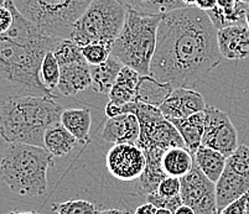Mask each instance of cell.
Masks as SVG:
<instances>
[{"mask_svg":"<svg viewBox=\"0 0 249 214\" xmlns=\"http://www.w3.org/2000/svg\"><path fill=\"white\" fill-rule=\"evenodd\" d=\"M126 9L145 15H164L185 8L182 0H119Z\"/></svg>","mask_w":249,"mask_h":214,"instance_id":"cell-25","label":"cell"},{"mask_svg":"<svg viewBox=\"0 0 249 214\" xmlns=\"http://www.w3.org/2000/svg\"><path fill=\"white\" fill-rule=\"evenodd\" d=\"M60 123L66 128L81 144L89 141V132L92 127V115L87 108H70L62 110Z\"/></svg>","mask_w":249,"mask_h":214,"instance_id":"cell-19","label":"cell"},{"mask_svg":"<svg viewBox=\"0 0 249 214\" xmlns=\"http://www.w3.org/2000/svg\"><path fill=\"white\" fill-rule=\"evenodd\" d=\"M195 164L198 166L203 175L207 177L210 181L216 183L221 177L222 172L225 171L226 164H227V157L222 155L221 152L216 150H212L206 146H200L196 152L194 154Z\"/></svg>","mask_w":249,"mask_h":214,"instance_id":"cell-24","label":"cell"},{"mask_svg":"<svg viewBox=\"0 0 249 214\" xmlns=\"http://www.w3.org/2000/svg\"><path fill=\"white\" fill-rule=\"evenodd\" d=\"M248 5L241 0H217V5L211 10L206 11L217 30L246 25V11Z\"/></svg>","mask_w":249,"mask_h":214,"instance_id":"cell-17","label":"cell"},{"mask_svg":"<svg viewBox=\"0 0 249 214\" xmlns=\"http://www.w3.org/2000/svg\"><path fill=\"white\" fill-rule=\"evenodd\" d=\"M246 26L249 30V6L247 8V11H246Z\"/></svg>","mask_w":249,"mask_h":214,"instance_id":"cell-44","label":"cell"},{"mask_svg":"<svg viewBox=\"0 0 249 214\" xmlns=\"http://www.w3.org/2000/svg\"><path fill=\"white\" fill-rule=\"evenodd\" d=\"M126 8L119 0H93L74 22L69 39L82 49L89 44L112 45L121 33Z\"/></svg>","mask_w":249,"mask_h":214,"instance_id":"cell-6","label":"cell"},{"mask_svg":"<svg viewBox=\"0 0 249 214\" xmlns=\"http://www.w3.org/2000/svg\"><path fill=\"white\" fill-rule=\"evenodd\" d=\"M173 91L174 88L167 83L159 82L151 76H140L137 85L135 102L160 108Z\"/></svg>","mask_w":249,"mask_h":214,"instance_id":"cell-20","label":"cell"},{"mask_svg":"<svg viewBox=\"0 0 249 214\" xmlns=\"http://www.w3.org/2000/svg\"><path fill=\"white\" fill-rule=\"evenodd\" d=\"M93 0H13L20 14L52 39H69L74 22Z\"/></svg>","mask_w":249,"mask_h":214,"instance_id":"cell-5","label":"cell"},{"mask_svg":"<svg viewBox=\"0 0 249 214\" xmlns=\"http://www.w3.org/2000/svg\"><path fill=\"white\" fill-rule=\"evenodd\" d=\"M216 186V202L218 212L249 192V180L237 175L226 167Z\"/></svg>","mask_w":249,"mask_h":214,"instance_id":"cell-15","label":"cell"},{"mask_svg":"<svg viewBox=\"0 0 249 214\" xmlns=\"http://www.w3.org/2000/svg\"><path fill=\"white\" fill-rule=\"evenodd\" d=\"M10 214H40L37 212H14V213H10Z\"/></svg>","mask_w":249,"mask_h":214,"instance_id":"cell-45","label":"cell"},{"mask_svg":"<svg viewBox=\"0 0 249 214\" xmlns=\"http://www.w3.org/2000/svg\"><path fill=\"white\" fill-rule=\"evenodd\" d=\"M77 139L63 127L61 123H56L49 128L44 136V148L52 156H66L76 148Z\"/></svg>","mask_w":249,"mask_h":214,"instance_id":"cell-21","label":"cell"},{"mask_svg":"<svg viewBox=\"0 0 249 214\" xmlns=\"http://www.w3.org/2000/svg\"><path fill=\"white\" fill-rule=\"evenodd\" d=\"M217 29L207 13L185 6L162 15L150 76L175 88L194 89L221 64Z\"/></svg>","mask_w":249,"mask_h":214,"instance_id":"cell-1","label":"cell"},{"mask_svg":"<svg viewBox=\"0 0 249 214\" xmlns=\"http://www.w3.org/2000/svg\"><path fill=\"white\" fill-rule=\"evenodd\" d=\"M146 200H148V203H151L158 209H167L173 213H175L178 207L183 204L180 195L174 196V197H166V196L159 195L158 192L146 196Z\"/></svg>","mask_w":249,"mask_h":214,"instance_id":"cell-31","label":"cell"},{"mask_svg":"<svg viewBox=\"0 0 249 214\" xmlns=\"http://www.w3.org/2000/svg\"><path fill=\"white\" fill-rule=\"evenodd\" d=\"M53 156L41 146L9 144L0 160V177L13 192L38 197L47 190V171Z\"/></svg>","mask_w":249,"mask_h":214,"instance_id":"cell-3","label":"cell"},{"mask_svg":"<svg viewBox=\"0 0 249 214\" xmlns=\"http://www.w3.org/2000/svg\"><path fill=\"white\" fill-rule=\"evenodd\" d=\"M146 166L145 155L133 144H115L106 156V167L112 177L122 182H134L140 179Z\"/></svg>","mask_w":249,"mask_h":214,"instance_id":"cell-10","label":"cell"},{"mask_svg":"<svg viewBox=\"0 0 249 214\" xmlns=\"http://www.w3.org/2000/svg\"><path fill=\"white\" fill-rule=\"evenodd\" d=\"M158 208L154 207L151 203H145V204H142V206L138 207L135 209L134 214H155Z\"/></svg>","mask_w":249,"mask_h":214,"instance_id":"cell-39","label":"cell"},{"mask_svg":"<svg viewBox=\"0 0 249 214\" xmlns=\"http://www.w3.org/2000/svg\"><path fill=\"white\" fill-rule=\"evenodd\" d=\"M124 65L115 56L110 55L104 64L99 66H90L92 87L97 93L108 94L117 81L118 74Z\"/></svg>","mask_w":249,"mask_h":214,"instance_id":"cell-23","label":"cell"},{"mask_svg":"<svg viewBox=\"0 0 249 214\" xmlns=\"http://www.w3.org/2000/svg\"><path fill=\"white\" fill-rule=\"evenodd\" d=\"M139 120L133 114H123L117 118L108 119L104 124L101 137L107 143L133 144L137 145L139 139Z\"/></svg>","mask_w":249,"mask_h":214,"instance_id":"cell-13","label":"cell"},{"mask_svg":"<svg viewBox=\"0 0 249 214\" xmlns=\"http://www.w3.org/2000/svg\"><path fill=\"white\" fill-rule=\"evenodd\" d=\"M155 214H174L173 212L167 211V209H158Z\"/></svg>","mask_w":249,"mask_h":214,"instance_id":"cell-43","label":"cell"},{"mask_svg":"<svg viewBox=\"0 0 249 214\" xmlns=\"http://www.w3.org/2000/svg\"><path fill=\"white\" fill-rule=\"evenodd\" d=\"M248 204H249V192H247L246 195L242 196L241 198L235 199L234 202H232V203L228 204L227 207H225V208L219 212V214H246Z\"/></svg>","mask_w":249,"mask_h":214,"instance_id":"cell-36","label":"cell"},{"mask_svg":"<svg viewBox=\"0 0 249 214\" xmlns=\"http://www.w3.org/2000/svg\"><path fill=\"white\" fill-rule=\"evenodd\" d=\"M218 214H219V212H218Z\"/></svg>","mask_w":249,"mask_h":214,"instance_id":"cell-48","label":"cell"},{"mask_svg":"<svg viewBox=\"0 0 249 214\" xmlns=\"http://www.w3.org/2000/svg\"><path fill=\"white\" fill-rule=\"evenodd\" d=\"M60 67L61 73L57 89L61 96H76L80 92L86 91L88 87H92L90 66L86 62V60Z\"/></svg>","mask_w":249,"mask_h":214,"instance_id":"cell-14","label":"cell"},{"mask_svg":"<svg viewBox=\"0 0 249 214\" xmlns=\"http://www.w3.org/2000/svg\"><path fill=\"white\" fill-rule=\"evenodd\" d=\"M52 52L55 55L60 66L71 65L85 60L82 56V49L71 39L61 40Z\"/></svg>","mask_w":249,"mask_h":214,"instance_id":"cell-27","label":"cell"},{"mask_svg":"<svg viewBox=\"0 0 249 214\" xmlns=\"http://www.w3.org/2000/svg\"><path fill=\"white\" fill-rule=\"evenodd\" d=\"M162 15H145L126 9L123 29L112 46V55L140 76H150L158 29Z\"/></svg>","mask_w":249,"mask_h":214,"instance_id":"cell-4","label":"cell"},{"mask_svg":"<svg viewBox=\"0 0 249 214\" xmlns=\"http://www.w3.org/2000/svg\"><path fill=\"white\" fill-rule=\"evenodd\" d=\"M135 94H137L135 89L114 83L110 92L108 93V97H109L110 102L117 103L119 105H124L128 104V103L135 102Z\"/></svg>","mask_w":249,"mask_h":214,"instance_id":"cell-32","label":"cell"},{"mask_svg":"<svg viewBox=\"0 0 249 214\" xmlns=\"http://www.w3.org/2000/svg\"><path fill=\"white\" fill-rule=\"evenodd\" d=\"M123 114H133L140 125L139 139L137 145L142 151H167L173 148H185L182 137L174 124L162 115L160 108L132 102L123 105Z\"/></svg>","mask_w":249,"mask_h":214,"instance_id":"cell-7","label":"cell"},{"mask_svg":"<svg viewBox=\"0 0 249 214\" xmlns=\"http://www.w3.org/2000/svg\"><path fill=\"white\" fill-rule=\"evenodd\" d=\"M194 165V155L186 148H169L162 155L161 166L167 177L181 179L192 170Z\"/></svg>","mask_w":249,"mask_h":214,"instance_id":"cell-22","label":"cell"},{"mask_svg":"<svg viewBox=\"0 0 249 214\" xmlns=\"http://www.w3.org/2000/svg\"><path fill=\"white\" fill-rule=\"evenodd\" d=\"M52 211L57 214H96V204L85 199H71L52 204Z\"/></svg>","mask_w":249,"mask_h":214,"instance_id":"cell-30","label":"cell"},{"mask_svg":"<svg viewBox=\"0 0 249 214\" xmlns=\"http://www.w3.org/2000/svg\"><path fill=\"white\" fill-rule=\"evenodd\" d=\"M174 127L178 129V134L182 137L185 148L192 155L202 145L203 129H205V113L200 112L196 114L182 119H173L170 120Z\"/></svg>","mask_w":249,"mask_h":214,"instance_id":"cell-18","label":"cell"},{"mask_svg":"<svg viewBox=\"0 0 249 214\" xmlns=\"http://www.w3.org/2000/svg\"><path fill=\"white\" fill-rule=\"evenodd\" d=\"M62 110L50 97L21 96L0 100V136L8 144L44 148L45 132L60 123Z\"/></svg>","mask_w":249,"mask_h":214,"instance_id":"cell-2","label":"cell"},{"mask_svg":"<svg viewBox=\"0 0 249 214\" xmlns=\"http://www.w3.org/2000/svg\"><path fill=\"white\" fill-rule=\"evenodd\" d=\"M205 129H203L202 146L216 150L231 156L238 148V134L234 125L231 121L227 113L217 109L213 105H206L205 110Z\"/></svg>","mask_w":249,"mask_h":214,"instance_id":"cell-8","label":"cell"},{"mask_svg":"<svg viewBox=\"0 0 249 214\" xmlns=\"http://www.w3.org/2000/svg\"><path fill=\"white\" fill-rule=\"evenodd\" d=\"M182 203L191 207L195 214H218L216 186L195 164L192 170L180 179Z\"/></svg>","mask_w":249,"mask_h":214,"instance_id":"cell-9","label":"cell"},{"mask_svg":"<svg viewBox=\"0 0 249 214\" xmlns=\"http://www.w3.org/2000/svg\"><path fill=\"white\" fill-rule=\"evenodd\" d=\"M142 152L145 155L146 166L140 179L135 181V192L139 196H148L156 192L162 180L167 177L161 166L162 155L165 152L161 150H146Z\"/></svg>","mask_w":249,"mask_h":214,"instance_id":"cell-16","label":"cell"},{"mask_svg":"<svg viewBox=\"0 0 249 214\" xmlns=\"http://www.w3.org/2000/svg\"><path fill=\"white\" fill-rule=\"evenodd\" d=\"M246 214H249V204H248V207H247V211H246Z\"/></svg>","mask_w":249,"mask_h":214,"instance_id":"cell-47","label":"cell"},{"mask_svg":"<svg viewBox=\"0 0 249 214\" xmlns=\"http://www.w3.org/2000/svg\"><path fill=\"white\" fill-rule=\"evenodd\" d=\"M106 115L108 116V119H112V118H117L119 115H123V105H119L117 103H113V102H108V104L106 105Z\"/></svg>","mask_w":249,"mask_h":214,"instance_id":"cell-37","label":"cell"},{"mask_svg":"<svg viewBox=\"0 0 249 214\" xmlns=\"http://www.w3.org/2000/svg\"><path fill=\"white\" fill-rule=\"evenodd\" d=\"M185 6H195V0H182Z\"/></svg>","mask_w":249,"mask_h":214,"instance_id":"cell-42","label":"cell"},{"mask_svg":"<svg viewBox=\"0 0 249 214\" xmlns=\"http://www.w3.org/2000/svg\"><path fill=\"white\" fill-rule=\"evenodd\" d=\"M112 55V45L89 44L82 47V56L89 66L104 64Z\"/></svg>","mask_w":249,"mask_h":214,"instance_id":"cell-29","label":"cell"},{"mask_svg":"<svg viewBox=\"0 0 249 214\" xmlns=\"http://www.w3.org/2000/svg\"><path fill=\"white\" fill-rule=\"evenodd\" d=\"M242 3H244V4H247V5L249 6V0H241Z\"/></svg>","mask_w":249,"mask_h":214,"instance_id":"cell-46","label":"cell"},{"mask_svg":"<svg viewBox=\"0 0 249 214\" xmlns=\"http://www.w3.org/2000/svg\"><path fill=\"white\" fill-rule=\"evenodd\" d=\"M60 65H58L53 52L49 51L45 55L44 60L41 62V67H40V81H41L42 84L50 92H52V89L57 88L58 81H60Z\"/></svg>","mask_w":249,"mask_h":214,"instance_id":"cell-26","label":"cell"},{"mask_svg":"<svg viewBox=\"0 0 249 214\" xmlns=\"http://www.w3.org/2000/svg\"><path fill=\"white\" fill-rule=\"evenodd\" d=\"M226 167L237 175L249 180V146L239 145L231 156L227 157Z\"/></svg>","mask_w":249,"mask_h":214,"instance_id":"cell-28","label":"cell"},{"mask_svg":"<svg viewBox=\"0 0 249 214\" xmlns=\"http://www.w3.org/2000/svg\"><path fill=\"white\" fill-rule=\"evenodd\" d=\"M14 21L13 11L10 8V0H5L4 5H0V36L5 35Z\"/></svg>","mask_w":249,"mask_h":214,"instance_id":"cell-35","label":"cell"},{"mask_svg":"<svg viewBox=\"0 0 249 214\" xmlns=\"http://www.w3.org/2000/svg\"><path fill=\"white\" fill-rule=\"evenodd\" d=\"M206 105L205 99L198 92L189 88H175L160 105V110L167 120H173L203 112Z\"/></svg>","mask_w":249,"mask_h":214,"instance_id":"cell-11","label":"cell"},{"mask_svg":"<svg viewBox=\"0 0 249 214\" xmlns=\"http://www.w3.org/2000/svg\"><path fill=\"white\" fill-rule=\"evenodd\" d=\"M174 214H195V212L191 207L186 206V204H182V206L178 207V211H176Z\"/></svg>","mask_w":249,"mask_h":214,"instance_id":"cell-40","label":"cell"},{"mask_svg":"<svg viewBox=\"0 0 249 214\" xmlns=\"http://www.w3.org/2000/svg\"><path fill=\"white\" fill-rule=\"evenodd\" d=\"M140 74L138 73L137 71H134L133 68L128 66H123V68L121 69L119 74H118L117 81L115 83L122 85H125V87L132 88V89H135L137 91V85L138 82H139Z\"/></svg>","mask_w":249,"mask_h":214,"instance_id":"cell-33","label":"cell"},{"mask_svg":"<svg viewBox=\"0 0 249 214\" xmlns=\"http://www.w3.org/2000/svg\"><path fill=\"white\" fill-rule=\"evenodd\" d=\"M96 214H129L128 212L119 211V209H103V211H97Z\"/></svg>","mask_w":249,"mask_h":214,"instance_id":"cell-41","label":"cell"},{"mask_svg":"<svg viewBox=\"0 0 249 214\" xmlns=\"http://www.w3.org/2000/svg\"><path fill=\"white\" fill-rule=\"evenodd\" d=\"M217 5V0H195V6L203 11H208Z\"/></svg>","mask_w":249,"mask_h":214,"instance_id":"cell-38","label":"cell"},{"mask_svg":"<svg viewBox=\"0 0 249 214\" xmlns=\"http://www.w3.org/2000/svg\"><path fill=\"white\" fill-rule=\"evenodd\" d=\"M217 44L222 57L243 60L249 56V30L246 25H234L217 31Z\"/></svg>","mask_w":249,"mask_h":214,"instance_id":"cell-12","label":"cell"},{"mask_svg":"<svg viewBox=\"0 0 249 214\" xmlns=\"http://www.w3.org/2000/svg\"><path fill=\"white\" fill-rule=\"evenodd\" d=\"M181 191V181L180 179L176 177H165L159 184V188L156 192L161 196H166V197H174V196L180 195Z\"/></svg>","mask_w":249,"mask_h":214,"instance_id":"cell-34","label":"cell"}]
</instances>
